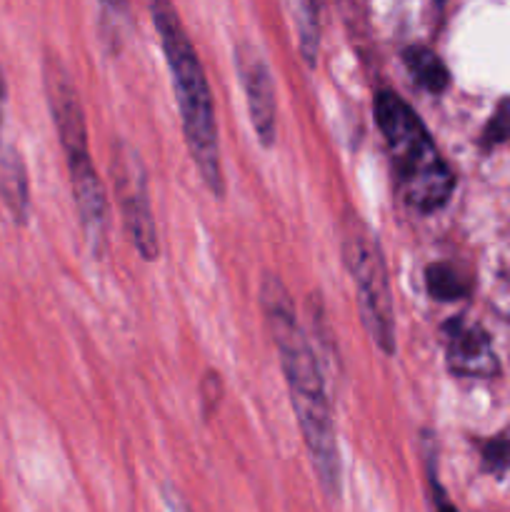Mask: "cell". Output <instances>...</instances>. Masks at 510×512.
<instances>
[{
  "label": "cell",
  "mask_w": 510,
  "mask_h": 512,
  "mask_svg": "<svg viewBox=\"0 0 510 512\" xmlns=\"http://www.w3.org/2000/svg\"><path fill=\"white\" fill-rule=\"evenodd\" d=\"M260 305L268 323L273 343L280 355V368L290 390L295 418L300 433L308 445L315 475L328 498L340 495V453L335 438L333 410H330L328 390L320 375L318 358L308 335L295 318V305L288 288L278 275L268 273L260 283Z\"/></svg>",
  "instance_id": "obj_1"
},
{
  "label": "cell",
  "mask_w": 510,
  "mask_h": 512,
  "mask_svg": "<svg viewBox=\"0 0 510 512\" xmlns=\"http://www.w3.org/2000/svg\"><path fill=\"white\" fill-rule=\"evenodd\" d=\"M148 8L153 15L155 30L160 35V43H163L170 78H173L185 143L193 155V163L198 165L200 178L205 180L210 193L220 198L225 193V180L223 165H220L218 120H215V105L205 70L173 3L170 0H148Z\"/></svg>",
  "instance_id": "obj_2"
},
{
  "label": "cell",
  "mask_w": 510,
  "mask_h": 512,
  "mask_svg": "<svg viewBox=\"0 0 510 512\" xmlns=\"http://www.w3.org/2000/svg\"><path fill=\"white\" fill-rule=\"evenodd\" d=\"M373 110L393 158L400 198L418 213H435L443 208L453 195L455 175L435 148L423 120L393 90H380Z\"/></svg>",
  "instance_id": "obj_3"
},
{
  "label": "cell",
  "mask_w": 510,
  "mask_h": 512,
  "mask_svg": "<svg viewBox=\"0 0 510 512\" xmlns=\"http://www.w3.org/2000/svg\"><path fill=\"white\" fill-rule=\"evenodd\" d=\"M43 83L55 130H58L60 145H63L65 163H68L70 188H73L80 225L88 235V243L100 253L108 240V200H105L103 180L90 158L88 128H85V113L78 90H75L68 70L55 58L45 60Z\"/></svg>",
  "instance_id": "obj_4"
},
{
  "label": "cell",
  "mask_w": 510,
  "mask_h": 512,
  "mask_svg": "<svg viewBox=\"0 0 510 512\" xmlns=\"http://www.w3.org/2000/svg\"><path fill=\"white\" fill-rule=\"evenodd\" d=\"M340 248H343L345 268L355 283L360 318L370 340L385 355H395L398 340H395V308L388 270L378 240L360 223L358 215H348L340 223Z\"/></svg>",
  "instance_id": "obj_5"
},
{
  "label": "cell",
  "mask_w": 510,
  "mask_h": 512,
  "mask_svg": "<svg viewBox=\"0 0 510 512\" xmlns=\"http://www.w3.org/2000/svg\"><path fill=\"white\" fill-rule=\"evenodd\" d=\"M110 175H113L115 198H118L123 225L128 230V238L140 258L153 263L160 255L158 230H155L153 208H150L148 193V173L140 160L138 150L128 140H113L110 148Z\"/></svg>",
  "instance_id": "obj_6"
},
{
  "label": "cell",
  "mask_w": 510,
  "mask_h": 512,
  "mask_svg": "<svg viewBox=\"0 0 510 512\" xmlns=\"http://www.w3.org/2000/svg\"><path fill=\"white\" fill-rule=\"evenodd\" d=\"M235 68H238L240 83H243L255 135L263 148H273L275 130H278V115H275L278 108H275V85L270 68L260 58L258 50L248 48V45H240L235 53Z\"/></svg>",
  "instance_id": "obj_7"
},
{
  "label": "cell",
  "mask_w": 510,
  "mask_h": 512,
  "mask_svg": "<svg viewBox=\"0 0 510 512\" xmlns=\"http://www.w3.org/2000/svg\"><path fill=\"white\" fill-rule=\"evenodd\" d=\"M448 348L445 363L453 375L463 378H495L500 373L493 340L478 323L458 318L448 323Z\"/></svg>",
  "instance_id": "obj_8"
},
{
  "label": "cell",
  "mask_w": 510,
  "mask_h": 512,
  "mask_svg": "<svg viewBox=\"0 0 510 512\" xmlns=\"http://www.w3.org/2000/svg\"><path fill=\"white\" fill-rule=\"evenodd\" d=\"M0 198L5 208L10 210L15 223L23 225L28 220L30 210V188H28V170H25L23 158L13 145L0 143Z\"/></svg>",
  "instance_id": "obj_9"
},
{
  "label": "cell",
  "mask_w": 510,
  "mask_h": 512,
  "mask_svg": "<svg viewBox=\"0 0 510 512\" xmlns=\"http://www.w3.org/2000/svg\"><path fill=\"white\" fill-rule=\"evenodd\" d=\"M403 60H405V68H408V73L413 75L415 83H418L423 90H428V93L438 95L450 85L448 68H445L443 60H440L433 50L415 45V48L405 50Z\"/></svg>",
  "instance_id": "obj_10"
},
{
  "label": "cell",
  "mask_w": 510,
  "mask_h": 512,
  "mask_svg": "<svg viewBox=\"0 0 510 512\" xmlns=\"http://www.w3.org/2000/svg\"><path fill=\"white\" fill-rule=\"evenodd\" d=\"M290 13H293L295 30H298V45L305 63L313 68L318 60L320 25H318V5L315 0H290Z\"/></svg>",
  "instance_id": "obj_11"
},
{
  "label": "cell",
  "mask_w": 510,
  "mask_h": 512,
  "mask_svg": "<svg viewBox=\"0 0 510 512\" xmlns=\"http://www.w3.org/2000/svg\"><path fill=\"white\" fill-rule=\"evenodd\" d=\"M425 288L435 300H460L470 293V280L450 263H433L425 270Z\"/></svg>",
  "instance_id": "obj_12"
},
{
  "label": "cell",
  "mask_w": 510,
  "mask_h": 512,
  "mask_svg": "<svg viewBox=\"0 0 510 512\" xmlns=\"http://www.w3.org/2000/svg\"><path fill=\"white\" fill-rule=\"evenodd\" d=\"M483 468L500 478L510 470V438H495L483 445Z\"/></svg>",
  "instance_id": "obj_13"
},
{
  "label": "cell",
  "mask_w": 510,
  "mask_h": 512,
  "mask_svg": "<svg viewBox=\"0 0 510 512\" xmlns=\"http://www.w3.org/2000/svg\"><path fill=\"white\" fill-rule=\"evenodd\" d=\"M505 140H510V98L498 105V110L493 113L490 123L485 125L483 133V143L488 145V148L505 143Z\"/></svg>",
  "instance_id": "obj_14"
},
{
  "label": "cell",
  "mask_w": 510,
  "mask_h": 512,
  "mask_svg": "<svg viewBox=\"0 0 510 512\" xmlns=\"http://www.w3.org/2000/svg\"><path fill=\"white\" fill-rule=\"evenodd\" d=\"M428 500H430V512H460L453 505V500L448 498L443 485H440L438 473L433 470V465H428Z\"/></svg>",
  "instance_id": "obj_15"
},
{
  "label": "cell",
  "mask_w": 510,
  "mask_h": 512,
  "mask_svg": "<svg viewBox=\"0 0 510 512\" xmlns=\"http://www.w3.org/2000/svg\"><path fill=\"white\" fill-rule=\"evenodd\" d=\"M105 15L113 20H128V0H100Z\"/></svg>",
  "instance_id": "obj_16"
},
{
  "label": "cell",
  "mask_w": 510,
  "mask_h": 512,
  "mask_svg": "<svg viewBox=\"0 0 510 512\" xmlns=\"http://www.w3.org/2000/svg\"><path fill=\"white\" fill-rule=\"evenodd\" d=\"M3 108H5V80L0 75V130H3Z\"/></svg>",
  "instance_id": "obj_17"
},
{
  "label": "cell",
  "mask_w": 510,
  "mask_h": 512,
  "mask_svg": "<svg viewBox=\"0 0 510 512\" xmlns=\"http://www.w3.org/2000/svg\"><path fill=\"white\" fill-rule=\"evenodd\" d=\"M168 512H188V508L178 498H168Z\"/></svg>",
  "instance_id": "obj_18"
}]
</instances>
